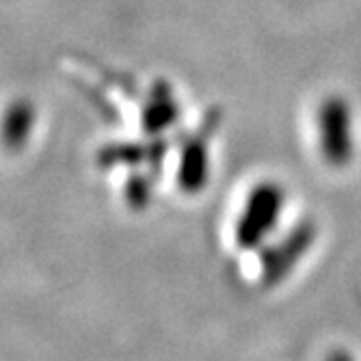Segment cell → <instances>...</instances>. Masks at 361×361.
Masks as SVG:
<instances>
[{
	"mask_svg": "<svg viewBox=\"0 0 361 361\" xmlns=\"http://www.w3.org/2000/svg\"><path fill=\"white\" fill-rule=\"evenodd\" d=\"M324 361H357V357H355L348 348L336 346V348H331L329 353H326Z\"/></svg>",
	"mask_w": 361,
	"mask_h": 361,
	"instance_id": "9",
	"label": "cell"
},
{
	"mask_svg": "<svg viewBox=\"0 0 361 361\" xmlns=\"http://www.w3.org/2000/svg\"><path fill=\"white\" fill-rule=\"evenodd\" d=\"M316 139L324 165L344 169L355 158L353 113L342 97H326L316 113Z\"/></svg>",
	"mask_w": 361,
	"mask_h": 361,
	"instance_id": "3",
	"label": "cell"
},
{
	"mask_svg": "<svg viewBox=\"0 0 361 361\" xmlns=\"http://www.w3.org/2000/svg\"><path fill=\"white\" fill-rule=\"evenodd\" d=\"M318 240V223L312 216L294 221L286 232H277L259 249V281L277 288L301 269Z\"/></svg>",
	"mask_w": 361,
	"mask_h": 361,
	"instance_id": "2",
	"label": "cell"
},
{
	"mask_svg": "<svg viewBox=\"0 0 361 361\" xmlns=\"http://www.w3.org/2000/svg\"><path fill=\"white\" fill-rule=\"evenodd\" d=\"M32 126H35V109L26 100H16L3 115L0 141H3L7 149L20 152L28 143V137L32 135Z\"/></svg>",
	"mask_w": 361,
	"mask_h": 361,
	"instance_id": "6",
	"label": "cell"
},
{
	"mask_svg": "<svg viewBox=\"0 0 361 361\" xmlns=\"http://www.w3.org/2000/svg\"><path fill=\"white\" fill-rule=\"evenodd\" d=\"M152 188H154L152 178H147L143 173L130 176L126 182V202L130 204V208L143 210L152 200Z\"/></svg>",
	"mask_w": 361,
	"mask_h": 361,
	"instance_id": "8",
	"label": "cell"
},
{
	"mask_svg": "<svg viewBox=\"0 0 361 361\" xmlns=\"http://www.w3.org/2000/svg\"><path fill=\"white\" fill-rule=\"evenodd\" d=\"M288 192L279 182H257L245 197L234 223V243L243 251H259L277 232L286 212Z\"/></svg>",
	"mask_w": 361,
	"mask_h": 361,
	"instance_id": "1",
	"label": "cell"
},
{
	"mask_svg": "<svg viewBox=\"0 0 361 361\" xmlns=\"http://www.w3.org/2000/svg\"><path fill=\"white\" fill-rule=\"evenodd\" d=\"M149 160V145L141 143H113L97 154V165L109 167H139Z\"/></svg>",
	"mask_w": 361,
	"mask_h": 361,
	"instance_id": "7",
	"label": "cell"
},
{
	"mask_svg": "<svg viewBox=\"0 0 361 361\" xmlns=\"http://www.w3.org/2000/svg\"><path fill=\"white\" fill-rule=\"evenodd\" d=\"M219 126V113L210 111L200 130L186 137L178 162V184L186 195H197L210 180V137Z\"/></svg>",
	"mask_w": 361,
	"mask_h": 361,
	"instance_id": "4",
	"label": "cell"
},
{
	"mask_svg": "<svg viewBox=\"0 0 361 361\" xmlns=\"http://www.w3.org/2000/svg\"><path fill=\"white\" fill-rule=\"evenodd\" d=\"M180 117V106L173 97L171 85L165 80H158L152 91H149V100L143 106L141 113V126L147 135H160L162 130H167L176 126Z\"/></svg>",
	"mask_w": 361,
	"mask_h": 361,
	"instance_id": "5",
	"label": "cell"
}]
</instances>
